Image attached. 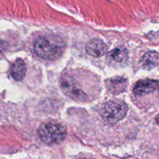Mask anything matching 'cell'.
<instances>
[{
  "label": "cell",
  "mask_w": 159,
  "mask_h": 159,
  "mask_svg": "<svg viewBox=\"0 0 159 159\" xmlns=\"http://www.w3.org/2000/svg\"><path fill=\"white\" fill-rule=\"evenodd\" d=\"M158 88V81L153 80V79H144V80H140L135 84L133 92L135 96H140L153 93Z\"/></svg>",
  "instance_id": "5"
},
{
  "label": "cell",
  "mask_w": 159,
  "mask_h": 159,
  "mask_svg": "<svg viewBox=\"0 0 159 159\" xmlns=\"http://www.w3.org/2000/svg\"><path fill=\"white\" fill-rule=\"evenodd\" d=\"M34 48L36 54L41 58L55 60L63 54L65 43L58 36L47 34L36 40Z\"/></svg>",
  "instance_id": "1"
},
{
  "label": "cell",
  "mask_w": 159,
  "mask_h": 159,
  "mask_svg": "<svg viewBox=\"0 0 159 159\" xmlns=\"http://www.w3.org/2000/svg\"><path fill=\"white\" fill-rule=\"evenodd\" d=\"M85 50L89 55L94 57H99L106 54L107 47L101 39L93 38L87 43Z\"/></svg>",
  "instance_id": "6"
},
{
  "label": "cell",
  "mask_w": 159,
  "mask_h": 159,
  "mask_svg": "<svg viewBox=\"0 0 159 159\" xmlns=\"http://www.w3.org/2000/svg\"><path fill=\"white\" fill-rule=\"evenodd\" d=\"M60 84L62 91L71 99L80 102H85L88 99L86 93L80 88V85L77 83L75 79L70 75H62Z\"/></svg>",
  "instance_id": "4"
},
{
  "label": "cell",
  "mask_w": 159,
  "mask_h": 159,
  "mask_svg": "<svg viewBox=\"0 0 159 159\" xmlns=\"http://www.w3.org/2000/svg\"><path fill=\"white\" fill-rule=\"evenodd\" d=\"M82 159H89V158H82Z\"/></svg>",
  "instance_id": "12"
},
{
  "label": "cell",
  "mask_w": 159,
  "mask_h": 159,
  "mask_svg": "<svg viewBox=\"0 0 159 159\" xmlns=\"http://www.w3.org/2000/svg\"><path fill=\"white\" fill-rule=\"evenodd\" d=\"M156 121H157V123H158V124H159V115L158 116H157V118H156Z\"/></svg>",
  "instance_id": "11"
},
{
  "label": "cell",
  "mask_w": 159,
  "mask_h": 159,
  "mask_svg": "<svg viewBox=\"0 0 159 159\" xmlns=\"http://www.w3.org/2000/svg\"><path fill=\"white\" fill-rule=\"evenodd\" d=\"M26 73V67L22 59H16L10 67V74L16 81L23 80Z\"/></svg>",
  "instance_id": "9"
},
{
  "label": "cell",
  "mask_w": 159,
  "mask_h": 159,
  "mask_svg": "<svg viewBox=\"0 0 159 159\" xmlns=\"http://www.w3.org/2000/svg\"><path fill=\"white\" fill-rule=\"evenodd\" d=\"M159 63V54L155 51L146 52L141 59V65L145 69H152Z\"/></svg>",
  "instance_id": "10"
},
{
  "label": "cell",
  "mask_w": 159,
  "mask_h": 159,
  "mask_svg": "<svg viewBox=\"0 0 159 159\" xmlns=\"http://www.w3.org/2000/svg\"><path fill=\"white\" fill-rule=\"evenodd\" d=\"M106 84L110 93L120 94L127 89V79L124 77H114L107 80Z\"/></svg>",
  "instance_id": "7"
},
{
  "label": "cell",
  "mask_w": 159,
  "mask_h": 159,
  "mask_svg": "<svg viewBox=\"0 0 159 159\" xmlns=\"http://www.w3.org/2000/svg\"><path fill=\"white\" fill-rule=\"evenodd\" d=\"M128 110L127 105L122 100H111L107 102L103 107L102 116L107 122L116 124L126 116Z\"/></svg>",
  "instance_id": "3"
},
{
  "label": "cell",
  "mask_w": 159,
  "mask_h": 159,
  "mask_svg": "<svg viewBox=\"0 0 159 159\" xmlns=\"http://www.w3.org/2000/svg\"><path fill=\"white\" fill-rule=\"evenodd\" d=\"M128 51L124 47H118L109 53L110 61L118 65H124L128 60Z\"/></svg>",
  "instance_id": "8"
},
{
  "label": "cell",
  "mask_w": 159,
  "mask_h": 159,
  "mask_svg": "<svg viewBox=\"0 0 159 159\" xmlns=\"http://www.w3.org/2000/svg\"><path fill=\"white\" fill-rule=\"evenodd\" d=\"M41 141L48 145L60 144L66 138L67 129L65 125L57 121H48L41 124L38 129Z\"/></svg>",
  "instance_id": "2"
}]
</instances>
